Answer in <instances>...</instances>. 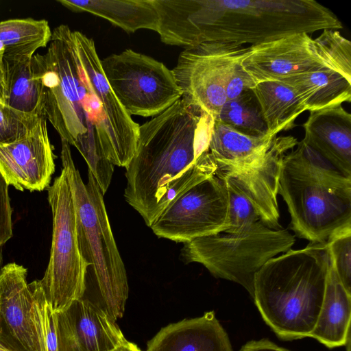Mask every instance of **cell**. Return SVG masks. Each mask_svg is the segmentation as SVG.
Wrapping results in <instances>:
<instances>
[{"label": "cell", "instance_id": "5b68a950", "mask_svg": "<svg viewBox=\"0 0 351 351\" xmlns=\"http://www.w3.org/2000/svg\"><path fill=\"white\" fill-rule=\"evenodd\" d=\"M283 158L278 191L291 229L310 242L351 226V178L336 170L302 140Z\"/></svg>", "mask_w": 351, "mask_h": 351}, {"label": "cell", "instance_id": "cb8c5ba5", "mask_svg": "<svg viewBox=\"0 0 351 351\" xmlns=\"http://www.w3.org/2000/svg\"><path fill=\"white\" fill-rule=\"evenodd\" d=\"M274 136H250L213 120L208 152L218 165L247 167L262 158Z\"/></svg>", "mask_w": 351, "mask_h": 351}, {"label": "cell", "instance_id": "83f0119b", "mask_svg": "<svg viewBox=\"0 0 351 351\" xmlns=\"http://www.w3.org/2000/svg\"><path fill=\"white\" fill-rule=\"evenodd\" d=\"M313 40L328 66L351 82V42L339 31L329 29L323 30Z\"/></svg>", "mask_w": 351, "mask_h": 351}, {"label": "cell", "instance_id": "ba28073f", "mask_svg": "<svg viewBox=\"0 0 351 351\" xmlns=\"http://www.w3.org/2000/svg\"><path fill=\"white\" fill-rule=\"evenodd\" d=\"M47 191L52 242L49 261L38 283L52 311L57 313L82 298L88 265L80 251L73 193L63 169Z\"/></svg>", "mask_w": 351, "mask_h": 351}, {"label": "cell", "instance_id": "5bb4252c", "mask_svg": "<svg viewBox=\"0 0 351 351\" xmlns=\"http://www.w3.org/2000/svg\"><path fill=\"white\" fill-rule=\"evenodd\" d=\"M54 171V154L45 116L17 140L0 144V173L8 186L22 191H42L49 186Z\"/></svg>", "mask_w": 351, "mask_h": 351}, {"label": "cell", "instance_id": "7c38bea8", "mask_svg": "<svg viewBox=\"0 0 351 351\" xmlns=\"http://www.w3.org/2000/svg\"><path fill=\"white\" fill-rule=\"evenodd\" d=\"M27 270L10 263L0 269V343L12 351H47L46 334Z\"/></svg>", "mask_w": 351, "mask_h": 351}, {"label": "cell", "instance_id": "e0dca14e", "mask_svg": "<svg viewBox=\"0 0 351 351\" xmlns=\"http://www.w3.org/2000/svg\"><path fill=\"white\" fill-rule=\"evenodd\" d=\"M55 313L59 351H111L128 341L115 322L82 298Z\"/></svg>", "mask_w": 351, "mask_h": 351}, {"label": "cell", "instance_id": "4fadbf2b", "mask_svg": "<svg viewBox=\"0 0 351 351\" xmlns=\"http://www.w3.org/2000/svg\"><path fill=\"white\" fill-rule=\"evenodd\" d=\"M298 143L292 136H276L262 158L249 167L217 165L216 175L251 204L260 220L272 229L280 226L277 195L282 162Z\"/></svg>", "mask_w": 351, "mask_h": 351}, {"label": "cell", "instance_id": "836d02e7", "mask_svg": "<svg viewBox=\"0 0 351 351\" xmlns=\"http://www.w3.org/2000/svg\"><path fill=\"white\" fill-rule=\"evenodd\" d=\"M239 351H290L267 339L250 341L244 344Z\"/></svg>", "mask_w": 351, "mask_h": 351}, {"label": "cell", "instance_id": "2e32d148", "mask_svg": "<svg viewBox=\"0 0 351 351\" xmlns=\"http://www.w3.org/2000/svg\"><path fill=\"white\" fill-rule=\"evenodd\" d=\"M73 36L77 58L106 117L114 147V165L125 168L134 155L140 125L133 121L110 86L93 40L78 31H73Z\"/></svg>", "mask_w": 351, "mask_h": 351}, {"label": "cell", "instance_id": "7402d4cb", "mask_svg": "<svg viewBox=\"0 0 351 351\" xmlns=\"http://www.w3.org/2000/svg\"><path fill=\"white\" fill-rule=\"evenodd\" d=\"M32 57H3L5 105L25 118L37 120L44 116L43 93L33 71Z\"/></svg>", "mask_w": 351, "mask_h": 351}, {"label": "cell", "instance_id": "277c9868", "mask_svg": "<svg viewBox=\"0 0 351 351\" xmlns=\"http://www.w3.org/2000/svg\"><path fill=\"white\" fill-rule=\"evenodd\" d=\"M330 263L326 241L310 242L271 258L256 274L252 299L279 338L310 337L323 304Z\"/></svg>", "mask_w": 351, "mask_h": 351}, {"label": "cell", "instance_id": "44dd1931", "mask_svg": "<svg viewBox=\"0 0 351 351\" xmlns=\"http://www.w3.org/2000/svg\"><path fill=\"white\" fill-rule=\"evenodd\" d=\"M350 302L330 263L323 304L316 325L310 337L327 348L346 346L350 336Z\"/></svg>", "mask_w": 351, "mask_h": 351}, {"label": "cell", "instance_id": "f1b7e54d", "mask_svg": "<svg viewBox=\"0 0 351 351\" xmlns=\"http://www.w3.org/2000/svg\"><path fill=\"white\" fill-rule=\"evenodd\" d=\"M332 265L346 291L351 295V226L326 240Z\"/></svg>", "mask_w": 351, "mask_h": 351}, {"label": "cell", "instance_id": "f546056e", "mask_svg": "<svg viewBox=\"0 0 351 351\" xmlns=\"http://www.w3.org/2000/svg\"><path fill=\"white\" fill-rule=\"evenodd\" d=\"M37 120L25 118L0 104V144L9 143L17 140L23 136Z\"/></svg>", "mask_w": 351, "mask_h": 351}, {"label": "cell", "instance_id": "8992f818", "mask_svg": "<svg viewBox=\"0 0 351 351\" xmlns=\"http://www.w3.org/2000/svg\"><path fill=\"white\" fill-rule=\"evenodd\" d=\"M61 160L73 193L80 251L93 273L90 293L83 296L117 322L123 317L129 287L124 263L109 223L102 193L88 170L84 184L72 158L70 145L61 138Z\"/></svg>", "mask_w": 351, "mask_h": 351}, {"label": "cell", "instance_id": "9a60e30c", "mask_svg": "<svg viewBox=\"0 0 351 351\" xmlns=\"http://www.w3.org/2000/svg\"><path fill=\"white\" fill-rule=\"evenodd\" d=\"M241 65L255 84L330 67L305 32L251 45Z\"/></svg>", "mask_w": 351, "mask_h": 351}, {"label": "cell", "instance_id": "d6986e66", "mask_svg": "<svg viewBox=\"0 0 351 351\" xmlns=\"http://www.w3.org/2000/svg\"><path fill=\"white\" fill-rule=\"evenodd\" d=\"M146 351H233L226 330L214 311L162 328Z\"/></svg>", "mask_w": 351, "mask_h": 351}, {"label": "cell", "instance_id": "7a4b0ae2", "mask_svg": "<svg viewBox=\"0 0 351 351\" xmlns=\"http://www.w3.org/2000/svg\"><path fill=\"white\" fill-rule=\"evenodd\" d=\"M162 43L184 47L219 40L252 45L299 33L341 29L313 0H154Z\"/></svg>", "mask_w": 351, "mask_h": 351}, {"label": "cell", "instance_id": "1f68e13d", "mask_svg": "<svg viewBox=\"0 0 351 351\" xmlns=\"http://www.w3.org/2000/svg\"><path fill=\"white\" fill-rule=\"evenodd\" d=\"M46 334L47 351H59L56 313L47 302L38 280L32 282Z\"/></svg>", "mask_w": 351, "mask_h": 351}, {"label": "cell", "instance_id": "603a6c76", "mask_svg": "<svg viewBox=\"0 0 351 351\" xmlns=\"http://www.w3.org/2000/svg\"><path fill=\"white\" fill-rule=\"evenodd\" d=\"M280 81L294 90L309 112L351 101V82L330 67Z\"/></svg>", "mask_w": 351, "mask_h": 351}, {"label": "cell", "instance_id": "e575fe53", "mask_svg": "<svg viewBox=\"0 0 351 351\" xmlns=\"http://www.w3.org/2000/svg\"><path fill=\"white\" fill-rule=\"evenodd\" d=\"M5 83L3 62H0V104L5 105Z\"/></svg>", "mask_w": 351, "mask_h": 351}, {"label": "cell", "instance_id": "30bf717a", "mask_svg": "<svg viewBox=\"0 0 351 351\" xmlns=\"http://www.w3.org/2000/svg\"><path fill=\"white\" fill-rule=\"evenodd\" d=\"M228 217L226 186L215 173L178 197L149 228L160 238L184 243L223 232Z\"/></svg>", "mask_w": 351, "mask_h": 351}, {"label": "cell", "instance_id": "3957f363", "mask_svg": "<svg viewBox=\"0 0 351 351\" xmlns=\"http://www.w3.org/2000/svg\"><path fill=\"white\" fill-rule=\"evenodd\" d=\"M32 65L43 93L44 116L86 162L103 194L114 172V147L103 108L77 58L73 31L60 25L52 31L44 54Z\"/></svg>", "mask_w": 351, "mask_h": 351}, {"label": "cell", "instance_id": "d590c367", "mask_svg": "<svg viewBox=\"0 0 351 351\" xmlns=\"http://www.w3.org/2000/svg\"><path fill=\"white\" fill-rule=\"evenodd\" d=\"M111 351H143L138 347L128 341H127L125 343L117 346L114 349L112 350Z\"/></svg>", "mask_w": 351, "mask_h": 351}, {"label": "cell", "instance_id": "4316f807", "mask_svg": "<svg viewBox=\"0 0 351 351\" xmlns=\"http://www.w3.org/2000/svg\"><path fill=\"white\" fill-rule=\"evenodd\" d=\"M214 120L250 136H269L252 90L243 93L234 99L226 101Z\"/></svg>", "mask_w": 351, "mask_h": 351}, {"label": "cell", "instance_id": "8d00e7d4", "mask_svg": "<svg viewBox=\"0 0 351 351\" xmlns=\"http://www.w3.org/2000/svg\"><path fill=\"white\" fill-rule=\"evenodd\" d=\"M4 45L0 41V62H3V55H4Z\"/></svg>", "mask_w": 351, "mask_h": 351}, {"label": "cell", "instance_id": "4dcf8cb0", "mask_svg": "<svg viewBox=\"0 0 351 351\" xmlns=\"http://www.w3.org/2000/svg\"><path fill=\"white\" fill-rule=\"evenodd\" d=\"M249 51L239 54L231 64L225 83L226 101L237 98L243 93L252 90L256 85L251 77L243 69L241 62Z\"/></svg>", "mask_w": 351, "mask_h": 351}, {"label": "cell", "instance_id": "9c48e42d", "mask_svg": "<svg viewBox=\"0 0 351 351\" xmlns=\"http://www.w3.org/2000/svg\"><path fill=\"white\" fill-rule=\"evenodd\" d=\"M100 62L110 86L130 116L155 117L182 97L172 70L152 57L129 49Z\"/></svg>", "mask_w": 351, "mask_h": 351}, {"label": "cell", "instance_id": "ac0fdd59", "mask_svg": "<svg viewBox=\"0 0 351 351\" xmlns=\"http://www.w3.org/2000/svg\"><path fill=\"white\" fill-rule=\"evenodd\" d=\"M302 141L351 178V114L342 105L310 111Z\"/></svg>", "mask_w": 351, "mask_h": 351}, {"label": "cell", "instance_id": "6da1fadb", "mask_svg": "<svg viewBox=\"0 0 351 351\" xmlns=\"http://www.w3.org/2000/svg\"><path fill=\"white\" fill-rule=\"evenodd\" d=\"M213 119L185 97L139 126L134 155L125 167L126 202L150 226L178 197L212 176L208 152Z\"/></svg>", "mask_w": 351, "mask_h": 351}, {"label": "cell", "instance_id": "d6a6232c", "mask_svg": "<svg viewBox=\"0 0 351 351\" xmlns=\"http://www.w3.org/2000/svg\"><path fill=\"white\" fill-rule=\"evenodd\" d=\"M12 213L8 185L0 173V246L12 237Z\"/></svg>", "mask_w": 351, "mask_h": 351}, {"label": "cell", "instance_id": "d4e9b609", "mask_svg": "<svg viewBox=\"0 0 351 351\" xmlns=\"http://www.w3.org/2000/svg\"><path fill=\"white\" fill-rule=\"evenodd\" d=\"M252 90L271 136L293 128L295 119L306 110L298 95L282 82H260Z\"/></svg>", "mask_w": 351, "mask_h": 351}, {"label": "cell", "instance_id": "74e56055", "mask_svg": "<svg viewBox=\"0 0 351 351\" xmlns=\"http://www.w3.org/2000/svg\"><path fill=\"white\" fill-rule=\"evenodd\" d=\"M346 351H350V336L348 337L346 344Z\"/></svg>", "mask_w": 351, "mask_h": 351}, {"label": "cell", "instance_id": "f35d334b", "mask_svg": "<svg viewBox=\"0 0 351 351\" xmlns=\"http://www.w3.org/2000/svg\"><path fill=\"white\" fill-rule=\"evenodd\" d=\"M0 351H12L0 343Z\"/></svg>", "mask_w": 351, "mask_h": 351}, {"label": "cell", "instance_id": "52a82bcc", "mask_svg": "<svg viewBox=\"0 0 351 351\" xmlns=\"http://www.w3.org/2000/svg\"><path fill=\"white\" fill-rule=\"evenodd\" d=\"M295 236L261 221L241 233L220 232L184 243V263L203 265L216 278L239 284L253 298L256 274L271 258L294 245Z\"/></svg>", "mask_w": 351, "mask_h": 351}, {"label": "cell", "instance_id": "ffe728a7", "mask_svg": "<svg viewBox=\"0 0 351 351\" xmlns=\"http://www.w3.org/2000/svg\"><path fill=\"white\" fill-rule=\"evenodd\" d=\"M74 12H88L128 33L139 29L157 32L158 15L153 0H58Z\"/></svg>", "mask_w": 351, "mask_h": 351}, {"label": "cell", "instance_id": "484cf974", "mask_svg": "<svg viewBox=\"0 0 351 351\" xmlns=\"http://www.w3.org/2000/svg\"><path fill=\"white\" fill-rule=\"evenodd\" d=\"M52 32L46 20L10 19L0 22L4 56H33L49 43Z\"/></svg>", "mask_w": 351, "mask_h": 351}, {"label": "cell", "instance_id": "8fae6325", "mask_svg": "<svg viewBox=\"0 0 351 351\" xmlns=\"http://www.w3.org/2000/svg\"><path fill=\"white\" fill-rule=\"evenodd\" d=\"M247 47L213 40L185 48L172 70L182 97L214 120L227 100L225 83L231 64Z\"/></svg>", "mask_w": 351, "mask_h": 351}]
</instances>
